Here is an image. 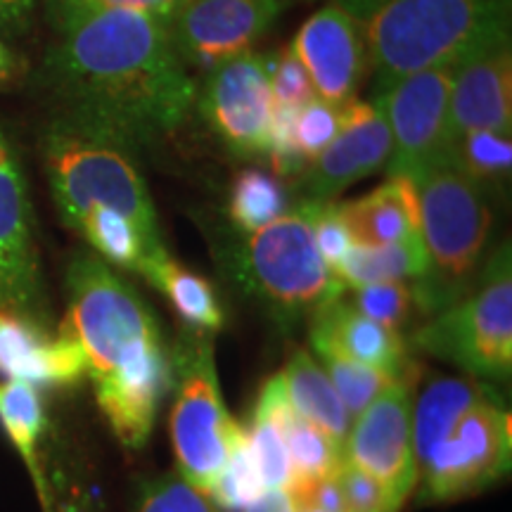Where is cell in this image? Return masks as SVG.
Listing matches in <instances>:
<instances>
[{
  "label": "cell",
  "instance_id": "f546056e",
  "mask_svg": "<svg viewBox=\"0 0 512 512\" xmlns=\"http://www.w3.org/2000/svg\"><path fill=\"white\" fill-rule=\"evenodd\" d=\"M0 422L10 434L12 444L22 453L38 489L43 491L41 470L36 463V444L43 430V406L34 384L22 380L0 382Z\"/></svg>",
  "mask_w": 512,
  "mask_h": 512
},
{
  "label": "cell",
  "instance_id": "52a82bcc",
  "mask_svg": "<svg viewBox=\"0 0 512 512\" xmlns=\"http://www.w3.org/2000/svg\"><path fill=\"white\" fill-rule=\"evenodd\" d=\"M240 266L247 285L285 316H316L342 299L344 285L313 242L309 200L249 233Z\"/></svg>",
  "mask_w": 512,
  "mask_h": 512
},
{
  "label": "cell",
  "instance_id": "ee69618b",
  "mask_svg": "<svg viewBox=\"0 0 512 512\" xmlns=\"http://www.w3.org/2000/svg\"><path fill=\"white\" fill-rule=\"evenodd\" d=\"M297 512H323V510H313V508H297Z\"/></svg>",
  "mask_w": 512,
  "mask_h": 512
},
{
  "label": "cell",
  "instance_id": "cb8c5ba5",
  "mask_svg": "<svg viewBox=\"0 0 512 512\" xmlns=\"http://www.w3.org/2000/svg\"><path fill=\"white\" fill-rule=\"evenodd\" d=\"M138 273L145 275L147 283L155 285L169 299L174 311L192 328L200 332L221 330L223 311L214 287L202 275L188 271L171 259L169 252L152 256L140 266Z\"/></svg>",
  "mask_w": 512,
  "mask_h": 512
},
{
  "label": "cell",
  "instance_id": "d590c367",
  "mask_svg": "<svg viewBox=\"0 0 512 512\" xmlns=\"http://www.w3.org/2000/svg\"><path fill=\"white\" fill-rule=\"evenodd\" d=\"M268 79H271V91L275 107H299L316 98L313 91V83L302 67V62L297 60V55L292 53V48L280 50L278 55H268Z\"/></svg>",
  "mask_w": 512,
  "mask_h": 512
},
{
  "label": "cell",
  "instance_id": "8fae6325",
  "mask_svg": "<svg viewBox=\"0 0 512 512\" xmlns=\"http://www.w3.org/2000/svg\"><path fill=\"white\" fill-rule=\"evenodd\" d=\"M197 102L204 121L235 157H266L275 112L268 55L247 50L216 64Z\"/></svg>",
  "mask_w": 512,
  "mask_h": 512
},
{
  "label": "cell",
  "instance_id": "f6af8a7d",
  "mask_svg": "<svg viewBox=\"0 0 512 512\" xmlns=\"http://www.w3.org/2000/svg\"><path fill=\"white\" fill-rule=\"evenodd\" d=\"M67 512H79V510H72V508H69V510H67Z\"/></svg>",
  "mask_w": 512,
  "mask_h": 512
},
{
  "label": "cell",
  "instance_id": "8d00e7d4",
  "mask_svg": "<svg viewBox=\"0 0 512 512\" xmlns=\"http://www.w3.org/2000/svg\"><path fill=\"white\" fill-rule=\"evenodd\" d=\"M309 209L313 242H316L325 264L335 271V266L347 256L349 249L354 247V240H351L349 230L344 226L342 216H339L337 204L309 200Z\"/></svg>",
  "mask_w": 512,
  "mask_h": 512
},
{
  "label": "cell",
  "instance_id": "d6a6232c",
  "mask_svg": "<svg viewBox=\"0 0 512 512\" xmlns=\"http://www.w3.org/2000/svg\"><path fill=\"white\" fill-rule=\"evenodd\" d=\"M247 437L266 489H290L292 472L283 434H280V427L275 425L273 415L261 403H256L252 432Z\"/></svg>",
  "mask_w": 512,
  "mask_h": 512
},
{
  "label": "cell",
  "instance_id": "6da1fadb",
  "mask_svg": "<svg viewBox=\"0 0 512 512\" xmlns=\"http://www.w3.org/2000/svg\"><path fill=\"white\" fill-rule=\"evenodd\" d=\"M36 79L55 117L128 150L174 133L197 102L169 24L128 8H105L57 34Z\"/></svg>",
  "mask_w": 512,
  "mask_h": 512
},
{
  "label": "cell",
  "instance_id": "2e32d148",
  "mask_svg": "<svg viewBox=\"0 0 512 512\" xmlns=\"http://www.w3.org/2000/svg\"><path fill=\"white\" fill-rule=\"evenodd\" d=\"M392 157V133L375 100L342 105V126L335 140L304 169L306 200L332 202L339 192L377 174Z\"/></svg>",
  "mask_w": 512,
  "mask_h": 512
},
{
  "label": "cell",
  "instance_id": "b9f144b4",
  "mask_svg": "<svg viewBox=\"0 0 512 512\" xmlns=\"http://www.w3.org/2000/svg\"><path fill=\"white\" fill-rule=\"evenodd\" d=\"M242 512H297V505L287 489H266Z\"/></svg>",
  "mask_w": 512,
  "mask_h": 512
},
{
  "label": "cell",
  "instance_id": "4dcf8cb0",
  "mask_svg": "<svg viewBox=\"0 0 512 512\" xmlns=\"http://www.w3.org/2000/svg\"><path fill=\"white\" fill-rule=\"evenodd\" d=\"M266 491L264 479H261L259 465H256L252 444H249L247 432L238 427L235 430L233 444H230V456L228 463L223 467V472L216 479V484L211 486L209 496L214 498V503L226 512H242L249 503H254L256 498Z\"/></svg>",
  "mask_w": 512,
  "mask_h": 512
},
{
  "label": "cell",
  "instance_id": "7bdbcfd3",
  "mask_svg": "<svg viewBox=\"0 0 512 512\" xmlns=\"http://www.w3.org/2000/svg\"><path fill=\"white\" fill-rule=\"evenodd\" d=\"M17 72V60H15V53H12L8 41H3L0 38V88L8 83L12 76Z\"/></svg>",
  "mask_w": 512,
  "mask_h": 512
},
{
  "label": "cell",
  "instance_id": "7c38bea8",
  "mask_svg": "<svg viewBox=\"0 0 512 512\" xmlns=\"http://www.w3.org/2000/svg\"><path fill=\"white\" fill-rule=\"evenodd\" d=\"M0 311L48 328L27 178L0 128Z\"/></svg>",
  "mask_w": 512,
  "mask_h": 512
},
{
  "label": "cell",
  "instance_id": "1f68e13d",
  "mask_svg": "<svg viewBox=\"0 0 512 512\" xmlns=\"http://www.w3.org/2000/svg\"><path fill=\"white\" fill-rule=\"evenodd\" d=\"M351 306L361 311L363 316L377 320V323L387 325L399 332L403 325H408L420 311L418 297H415V287L408 280H396V283H377L356 287L351 294Z\"/></svg>",
  "mask_w": 512,
  "mask_h": 512
},
{
  "label": "cell",
  "instance_id": "ab89813d",
  "mask_svg": "<svg viewBox=\"0 0 512 512\" xmlns=\"http://www.w3.org/2000/svg\"><path fill=\"white\" fill-rule=\"evenodd\" d=\"M41 10V0H0V38L15 41L29 34Z\"/></svg>",
  "mask_w": 512,
  "mask_h": 512
},
{
  "label": "cell",
  "instance_id": "4fadbf2b",
  "mask_svg": "<svg viewBox=\"0 0 512 512\" xmlns=\"http://www.w3.org/2000/svg\"><path fill=\"white\" fill-rule=\"evenodd\" d=\"M290 0H185L169 19V34L185 67L211 72L252 50Z\"/></svg>",
  "mask_w": 512,
  "mask_h": 512
},
{
  "label": "cell",
  "instance_id": "d6986e66",
  "mask_svg": "<svg viewBox=\"0 0 512 512\" xmlns=\"http://www.w3.org/2000/svg\"><path fill=\"white\" fill-rule=\"evenodd\" d=\"M311 342L328 344L339 354L384 370L399 380L413 377L401 332L363 316L361 311H356L342 299L328 304L313 316Z\"/></svg>",
  "mask_w": 512,
  "mask_h": 512
},
{
  "label": "cell",
  "instance_id": "5b68a950",
  "mask_svg": "<svg viewBox=\"0 0 512 512\" xmlns=\"http://www.w3.org/2000/svg\"><path fill=\"white\" fill-rule=\"evenodd\" d=\"M41 152L64 226L74 230L88 211L110 209L136 223L152 245H162L155 204L133 162V150L55 117L43 131Z\"/></svg>",
  "mask_w": 512,
  "mask_h": 512
},
{
  "label": "cell",
  "instance_id": "7402d4cb",
  "mask_svg": "<svg viewBox=\"0 0 512 512\" xmlns=\"http://www.w3.org/2000/svg\"><path fill=\"white\" fill-rule=\"evenodd\" d=\"M486 396L489 394L482 384L465 377H439L427 384L413 413V453L418 475L458 420Z\"/></svg>",
  "mask_w": 512,
  "mask_h": 512
},
{
  "label": "cell",
  "instance_id": "f35d334b",
  "mask_svg": "<svg viewBox=\"0 0 512 512\" xmlns=\"http://www.w3.org/2000/svg\"><path fill=\"white\" fill-rule=\"evenodd\" d=\"M41 8L55 34H64L95 12L110 8V0H41Z\"/></svg>",
  "mask_w": 512,
  "mask_h": 512
},
{
  "label": "cell",
  "instance_id": "ac0fdd59",
  "mask_svg": "<svg viewBox=\"0 0 512 512\" xmlns=\"http://www.w3.org/2000/svg\"><path fill=\"white\" fill-rule=\"evenodd\" d=\"M0 375L29 384H72L86 375V363L64 328L50 337L29 320L0 311Z\"/></svg>",
  "mask_w": 512,
  "mask_h": 512
},
{
  "label": "cell",
  "instance_id": "44dd1931",
  "mask_svg": "<svg viewBox=\"0 0 512 512\" xmlns=\"http://www.w3.org/2000/svg\"><path fill=\"white\" fill-rule=\"evenodd\" d=\"M259 403L268 408L275 425L280 427V434H283L292 472L290 489L335 475L344 460L342 446H337L328 434L294 411L290 399H287L283 375H275L264 384Z\"/></svg>",
  "mask_w": 512,
  "mask_h": 512
},
{
  "label": "cell",
  "instance_id": "7a4b0ae2",
  "mask_svg": "<svg viewBox=\"0 0 512 512\" xmlns=\"http://www.w3.org/2000/svg\"><path fill=\"white\" fill-rule=\"evenodd\" d=\"M67 299L60 328L79 344L100 411L121 444L143 446L171 380L155 313L95 254L72 259Z\"/></svg>",
  "mask_w": 512,
  "mask_h": 512
},
{
  "label": "cell",
  "instance_id": "9c48e42d",
  "mask_svg": "<svg viewBox=\"0 0 512 512\" xmlns=\"http://www.w3.org/2000/svg\"><path fill=\"white\" fill-rule=\"evenodd\" d=\"M238 422L219 394L209 344H200L185 366L181 392L171 411V441L181 475L192 489L209 496L228 463Z\"/></svg>",
  "mask_w": 512,
  "mask_h": 512
},
{
  "label": "cell",
  "instance_id": "d4e9b609",
  "mask_svg": "<svg viewBox=\"0 0 512 512\" xmlns=\"http://www.w3.org/2000/svg\"><path fill=\"white\" fill-rule=\"evenodd\" d=\"M427 273V249L422 238L394 242L382 247L354 245L335 266L344 287H366L396 280H420Z\"/></svg>",
  "mask_w": 512,
  "mask_h": 512
},
{
  "label": "cell",
  "instance_id": "ffe728a7",
  "mask_svg": "<svg viewBox=\"0 0 512 512\" xmlns=\"http://www.w3.org/2000/svg\"><path fill=\"white\" fill-rule=\"evenodd\" d=\"M337 209L354 245L382 247L422 238L413 183L403 176H389L368 195L337 204Z\"/></svg>",
  "mask_w": 512,
  "mask_h": 512
},
{
  "label": "cell",
  "instance_id": "e0dca14e",
  "mask_svg": "<svg viewBox=\"0 0 512 512\" xmlns=\"http://www.w3.org/2000/svg\"><path fill=\"white\" fill-rule=\"evenodd\" d=\"M290 48L309 74L316 98L339 107L356 98L368 74L366 48L356 22L337 0L306 19Z\"/></svg>",
  "mask_w": 512,
  "mask_h": 512
},
{
  "label": "cell",
  "instance_id": "74e56055",
  "mask_svg": "<svg viewBox=\"0 0 512 512\" xmlns=\"http://www.w3.org/2000/svg\"><path fill=\"white\" fill-rule=\"evenodd\" d=\"M138 512H214L204 494L183 477H166L147 491Z\"/></svg>",
  "mask_w": 512,
  "mask_h": 512
},
{
  "label": "cell",
  "instance_id": "e575fe53",
  "mask_svg": "<svg viewBox=\"0 0 512 512\" xmlns=\"http://www.w3.org/2000/svg\"><path fill=\"white\" fill-rule=\"evenodd\" d=\"M335 477L347 512H396L401 508L387 486L349 460H342Z\"/></svg>",
  "mask_w": 512,
  "mask_h": 512
},
{
  "label": "cell",
  "instance_id": "ba28073f",
  "mask_svg": "<svg viewBox=\"0 0 512 512\" xmlns=\"http://www.w3.org/2000/svg\"><path fill=\"white\" fill-rule=\"evenodd\" d=\"M453 67L422 69L375 88L373 100L392 133L389 176L413 178L446 157Z\"/></svg>",
  "mask_w": 512,
  "mask_h": 512
},
{
  "label": "cell",
  "instance_id": "277c9868",
  "mask_svg": "<svg viewBox=\"0 0 512 512\" xmlns=\"http://www.w3.org/2000/svg\"><path fill=\"white\" fill-rule=\"evenodd\" d=\"M408 181L418 200L427 249V273L413 280L415 297L420 313H439L475 283L494 216L486 192L446 157Z\"/></svg>",
  "mask_w": 512,
  "mask_h": 512
},
{
  "label": "cell",
  "instance_id": "836d02e7",
  "mask_svg": "<svg viewBox=\"0 0 512 512\" xmlns=\"http://www.w3.org/2000/svg\"><path fill=\"white\" fill-rule=\"evenodd\" d=\"M342 126V107L313 98L294 114V140L306 164L328 147Z\"/></svg>",
  "mask_w": 512,
  "mask_h": 512
},
{
  "label": "cell",
  "instance_id": "8992f818",
  "mask_svg": "<svg viewBox=\"0 0 512 512\" xmlns=\"http://www.w3.org/2000/svg\"><path fill=\"white\" fill-rule=\"evenodd\" d=\"M427 354L451 361L475 377L508 380L512 370V261L498 247L458 302L415 332Z\"/></svg>",
  "mask_w": 512,
  "mask_h": 512
},
{
  "label": "cell",
  "instance_id": "9a60e30c",
  "mask_svg": "<svg viewBox=\"0 0 512 512\" xmlns=\"http://www.w3.org/2000/svg\"><path fill=\"white\" fill-rule=\"evenodd\" d=\"M472 131L512 133V34L503 29L460 57L448 102V143Z\"/></svg>",
  "mask_w": 512,
  "mask_h": 512
},
{
  "label": "cell",
  "instance_id": "4316f807",
  "mask_svg": "<svg viewBox=\"0 0 512 512\" xmlns=\"http://www.w3.org/2000/svg\"><path fill=\"white\" fill-rule=\"evenodd\" d=\"M446 159L486 195L508 188L512 174V133L472 131L448 143Z\"/></svg>",
  "mask_w": 512,
  "mask_h": 512
},
{
  "label": "cell",
  "instance_id": "603a6c76",
  "mask_svg": "<svg viewBox=\"0 0 512 512\" xmlns=\"http://www.w3.org/2000/svg\"><path fill=\"white\" fill-rule=\"evenodd\" d=\"M280 375H283L287 399H290L294 411L304 420L313 422L344 451V441L349 437L354 420H351L344 401L339 399L337 389L332 387L328 373L318 366V361H313L309 351L299 349L290 356Z\"/></svg>",
  "mask_w": 512,
  "mask_h": 512
},
{
  "label": "cell",
  "instance_id": "484cf974",
  "mask_svg": "<svg viewBox=\"0 0 512 512\" xmlns=\"http://www.w3.org/2000/svg\"><path fill=\"white\" fill-rule=\"evenodd\" d=\"M105 264L140 271L145 261L166 252L164 245H152L126 216L110 209H93L74 226Z\"/></svg>",
  "mask_w": 512,
  "mask_h": 512
},
{
  "label": "cell",
  "instance_id": "60d3db41",
  "mask_svg": "<svg viewBox=\"0 0 512 512\" xmlns=\"http://www.w3.org/2000/svg\"><path fill=\"white\" fill-rule=\"evenodd\" d=\"M185 0H110V8H128L143 12L159 19V22L169 24V19L174 17V12L181 8Z\"/></svg>",
  "mask_w": 512,
  "mask_h": 512
},
{
  "label": "cell",
  "instance_id": "83f0119b",
  "mask_svg": "<svg viewBox=\"0 0 512 512\" xmlns=\"http://www.w3.org/2000/svg\"><path fill=\"white\" fill-rule=\"evenodd\" d=\"M228 211L235 226L245 233H254L285 214L287 192L283 183L268 171L245 169L230 185Z\"/></svg>",
  "mask_w": 512,
  "mask_h": 512
},
{
  "label": "cell",
  "instance_id": "3957f363",
  "mask_svg": "<svg viewBox=\"0 0 512 512\" xmlns=\"http://www.w3.org/2000/svg\"><path fill=\"white\" fill-rule=\"evenodd\" d=\"M356 22L375 88L456 64L510 29L512 0H337Z\"/></svg>",
  "mask_w": 512,
  "mask_h": 512
},
{
  "label": "cell",
  "instance_id": "30bf717a",
  "mask_svg": "<svg viewBox=\"0 0 512 512\" xmlns=\"http://www.w3.org/2000/svg\"><path fill=\"white\" fill-rule=\"evenodd\" d=\"M510 418L494 399L467 411L422 467V501L439 503L484 489L510 465Z\"/></svg>",
  "mask_w": 512,
  "mask_h": 512
},
{
  "label": "cell",
  "instance_id": "f1b7e54d",
  "mask_svg": "<svg viewBox=\"0 0 512 512\" xmlns=\"http://www.w3.org/2000/svg\"><path fill=\"white\" fill-rule=\"evenodd\" d=\"M311 344L320 361H323L325 373H328L332 387L337 389L339 399L347 406L351 420L366 411L370 403H373L382 392H387L389 387L401 382L399 377L384 373V370H377L373 366H366V363L339 354L337 349L328 347V344ZM406 380H411V377H406Z\"/></svg>",
  "mask_w": 512,
  "mask_h": 512
},
{
  "label": "cell",
  "instance_id": "5bb4252c",
  "mask_svg": "<svg viewBox=\"0 0 512 512\" xmlns=\"http://www.w3.org/2000/svg\"><path fill=\"white\" fill-rule=\"evenodd\" d=\"M411 380L396 382L351 422L344 460L361 467L392 491L403 505L418 482L413 453Z\"/></svg>",
  "mask_w": 512,
  "mask_h": 512
}]
</instances>
